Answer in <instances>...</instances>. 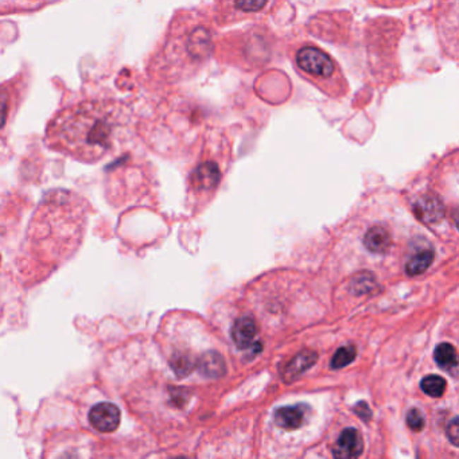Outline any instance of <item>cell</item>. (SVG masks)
<instances>
[{"label":"cell","mask_w":459,"mask_h":459,"mask_svg":"<svg viewBox=\"0 0 459 459\" xmlns=\"http://www.w3.org/2000/svg\"><path fill=\"white\" fill-rule=\"evenodd\" d=\"M221 179V172L215 162H205L193 174L191 182L198 190H210L217 186Z\"/></svg>","instance_id":"cell-11"},{"label":"cell","mask_w":459,"mask_h":459,"mask_svg":"<svg viewBox=\"0 0 459 459\" xmlns=\"http://www.w3.org/2000/svg\"><path fill=\"white\" fill-rule=\"evenodd\" d=\"M256 334H258L256 322L251 316H242L233 323L232 338L239 349H246L254 344Z\"/></svg>","instance_id":"cell-8"},{"label":"cell","mask_w":459,"mask_h":459,"mask_svg":"<svg viewBox=\"0 0 459 459\" xmlns=\"http://www.w3.org/2000/svg\"><path fill=\"white\" fill-rule=\"evenodd\" d=\"M200 371L208 378H218L225 374V361L217 352H208L200 359Z\"/></svg>","instance_id":"cell-13"},{"label":"cell","mask_w":459,"mask_h":459,"mask_svg":"<svg viewBox=\"0 0 459 459\" xmlns=\"http://www.w3.org/2000/svg\"><path fill=\"white\" fill-rule=\"evenodd\" d=\"M414 213L420 221L426 224H434L445 217V206L438 197L426 194L415 202Z\"/></svg>","instance_id":"cell-7"},{"label":"cell","mask_w":459,"mask_h":459,"mask_svg":"<svg viewBox=\"0 0 459 459\" xmlns=\"http://www.w3.org/2000/svg\"><path fill=\"white\" fill-rule=\"evenodd\" d=\"M174 459H187V458H185V457H178V458H174Z\"/></svg>","instance_id":"cell-23"},{"label":"cell","mask_w":459,"mask_h":459,"mask_svg":"<svg viewBox=\"0 0 459 459\" xmlns=\"http://www.w3.org/2000/svg\"><path fill=\"white\" fill-rule=\"evenodd\" d=\"M435 362L446 371H453L458 365V357L457 350L451 344H441L436 346L434 352Z\"/></svg>","instance_id":"cell-14"},{"label":"cell","mask_w":459,"mask_h":459,"mask_svg":"<svg viewBox=\"0 0 459 459\" xmlns=\"http://www.w3.org/2000/svg\"><path fill=\"white\" fill-rule=\"evenodd\" d=\"M23 78L16 77L0 84V132L6 129L22 101Z\"/></svg>","instance_id":"cell-3"},{"label":"cell","mask_w":459,"mask_h":459,"mask_svg":"<svg viewBox=\"0 0 459 459\" xmlns=\"http://www.w3.org/2000/svg\"><path fill=\"white\" fill-rule=\"evenodd\" d=\"M0 264H1V256H0Z\"/></svg>","instance_id":"cell-24"},{"label":"cell","mask_w":459,"mask_h":459,"mask_svg":"<svg viewBox=\"0 0 459 459\" xmlns=\"http://www.w3.org/2000/svg\"><path fill=\"white\" fill-rule=\"evenodd\" d=\"M266 6V1H237L236 7L243 11H258Z\"/></svg>","instance_id":"cell-22"},{"label":"cell","mask_w":459,"mask_h":459,"mask_svg":"<svg viewBox=\"0 0 459 459\" xmlns=\"http://www.w3.org/2000/svg\"><path fill=\"white\" fill-rule=\"evenodd\" d=\"M318 359V354L313 350H303L298 356L291 359L283 374V378L286 383H292L297 380L302 374H304L307 369L314 366Z\"/></svg>","instance_id":"cell-10"},{"label":"cell","mask_w":459,"mask_h":459,"mask_svg":"<svg viewBox=\"0 0 459 459\" xmlns=\"http://www.w3.org/2000/svg\"><path fill=\"white\" fill-rule=\"evenodd\" d=\"M407 423L410 426V429L414 431H422L424 429V424H426V420H424V417L422 415V412L419 410H411L407 415Z\"/></svg>","instance_id":"cell-19"},{"label":"cell","mask_w":459,"mask_h":459,"mask_svg":"<svg viewBox=\"0 0 459 459\" xmlns=\"http://www.w3.org/2000/svg\"><path fill=\"white\" fill-rule=\"evenodd\" d=\"M297 62L304 72L313 76L330 77L334 73V62L328 54L316 47H302L297 54Z\"/></svg>","instance_id":"cell-4"},{"label":"cell","mask_w":459,"mask_h":459,"mask_svg":"<svg viewBox=\"0 0 459 459\" xmlns=\"http://www.w3.org/2000/svg\"><path fill=\"white\" fill-rule=\"evenodd\" d=\"M353 411L357 414V417H359L361 420H364V422H366V423H368V422L372 419V417H374V414H372L369 405H368L365 402L357 403L356 407L353 408Z\"/></svg>","instance_id":"cell-20"},{"label":"cell","mask_w":459,"mask_h":459,"mask_svg":"<svg viewBox=\"0 0 459 459\" xmlns=\"http://www.w3.org/2000/svg\"><path fill=\"white\" fill-rule=\"evenodd\" d=\"M364 450V441L356 429H346L341 432L333 447L334 459H359Z\"/></svg>","instance_id":"cell-6"},{"label":"cell","mask_w":459,"mask_h":459,"mask_svg":"<svg viewBox=\"0 0 459 459\" xmlns=\"http://www.w3.org/2000/svg\"><path fill=\"white\" fill-rule=\"evenodd\" d=\"M356 347L354 346H344L340 347L335 354L333 356L331 359V368L333 369H341L347 366L349 364L353 362V359H356Z\"/></svg>","instance_id":"cell-17"},{"label":"cell","mask_w":459,"mask_h":459,"mask_svg":"<svg viewBox=\"0 0 459 459\" xmlns=\"http://www.w3.org/2000/svg\"><path fill=\"white\" fill-rule=\"evenodd\" d=\"M120 410L112 403L96 404L89 411V423L96 431L104 434L114 432L120 424Z\"/></svg>","instance_id":"cell-5"},{"label":"cell","mask_w":459,"mask_h":459,"mask_svg":"<svg viewBox=\"0 0 459 459\" xmlns=\"http://www.w3.org/2000/svg\"><path fill=\"white\" fill-rule=\"evenodd\" d=\"M88 209L85 198L72 190L47 191L30 220L20 268L49 273L72 258L85 236Z\"/></svg>","instance_id":"cell-1"},{"label":"cell","mask_w":459,"mask_h":459,"mask_svg":"<svg viewBox=\"0 0 459 459\" xmlns=\"http://www.w3.org/2000/svg\"><path fill=\"white\" fill-rule=\"evenodd\" d=\"M422 391L431 398H441L446 391V380L441 376L430 374L420 383Z\"/></svg>","instance_id":"cell-16"},{"label":"cell","mask_w":459,"mask_h":459,"mask_svg":"<svg viewBox=\"0 0 459 459\" xmlns=\"http://www.w3.org/2000/svg\"><path fill=\"white\" fill-rule=\"evenodd\" d=\"M126 126V107L116 100H85L61 109L47 123L46 145L71 158L96 163L115 145Z\"/></svg>","instance_id":"cell-2"},{"label":"cell","mask_w":459,"mask_h":459,"mask_svg":"<svg viewBox=\"0 0 459 459\" xmlns=\"http://www.w3.org/2000/svg\"><path fill=\"white\" fill-rule=\"evenodd\" d=\"M392 239L391 234L386 228L383 227H374L366 232L364 237V245L368 251L374 254H384L387 252L388 248L391 246Z\"/></svg>","instance_id":"cell-12"},{"label":"cell","mask_w":459,"mask_h":459,"mask_svg":"<svg viewBox=\"0 0 459 459\" xmlns=\"http://www.w3.org/2000/svg\"><path fill=\"white\" fill-rule=\"evenodd\" d=\"M434 256H435L434 251H431V249L417 252V255H414L407 263L405 273H408L410 276H417V275L424 273L432 264Z\"/></svg>","instance_id":"cell-15"},{"label":"cell","mask_w":459,"mask_h":459,"mask_svg":"<svg viewBox=\"0 0 459 459\" xmlns=\"http://www.w3.org/2000/svg\"><path fill=\"white\" fill-rule=\"evenodd\" d=\"M306 412L307 407L304 404L280 407L275 411V423L285 430H297L303 424Z\"/></svg>","instance_id":"cell-9"},{"label":"cell","mask_w":459,"mask_h":459,"mask_svg":"<svg viewBox=\"0 0 459 459\" xmlns=\"http://www.w3.org/2000/svg\"><path fill=\"white\" fill-rule=\"evenodd\" d=\"M458 417H454L447 426V438L454 446H458Z\"/></svg>","instance_id":"cell-21"},{"label":"cell","mask_w":459,"mask_h":459,"mask_svg":"<svg viewBox=\"0 0 459 459\" xmlns=\"http://www.w3.org/2000/svg\"><path fill=\"white\" fill-rule=\"evenodd\" d=\"M172 366L177 376L184 377V376L191 374V371L196 366V362L187 354H177L172 359Z\"/></svg>","instance_id":"cell-18"}]
</instances>
